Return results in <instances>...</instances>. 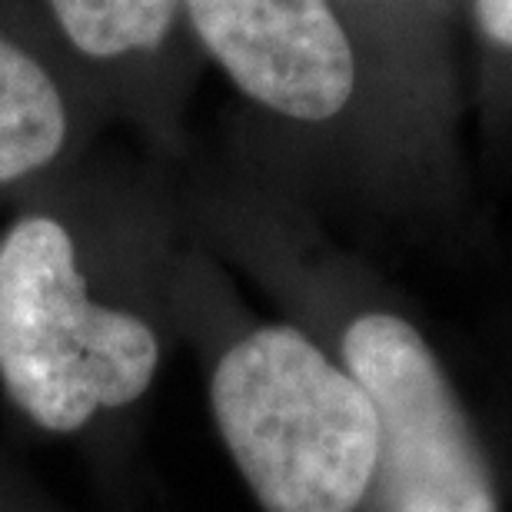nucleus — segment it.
Listing matches in <instances>:
<instances>
[{"label": "nucleus", "instance_id": "2", "mask_svg": "<svg viewBox=\"0 0 512 512\" xmlns=\"http://www.w3.org/2000/svg\"><path fill=\"white\" fill-rule=\"evenodd\" d=\"M210 413L263 512H360L376 496V409L340 356L300 326L240 333L213 363Z\"/></svg>", "mask_w": 512, "mask_h": 512}, {"label": "nucleus", "instance_id": "3", "mask_svg": "<svg viewBox=\"0 0 512 512\" xmlns=\"http://www.w3.org/2000/svg\"><path fill=\"white\" fill-rule=\"evenodd\" d=\"M336 356L380 419L376 496L386 512H503L453 376L406 313L356 306L340 323Z\"/></svg>", "mask_w": 512, "mask_h": 512}, {"label": "nucleus", "instance_id": "1", "mask_svg": "<svg viewBox=\"0 0 512 512\" xmlns=\"http://www.w3.org/2000/svg\"><path fill=\"white\" fill-rule=\"evenodd\" d=\"M160 360L153 320L97 290L77 210L37 200L0 230V386L37 429L74 436L140 403Z\"/></svg>", "mask_w": 512, "mask_h": 512}, {"label": "nucleus", "instance_id": "8", "mask_svg": "<svg viewBox=\"0 0 512 512\" xmlns=\"http://www.w3.org/2000/svg\"><path fill=\"white\" fill-rule=\"evenodd\" d=\"M469 30L483 80L499 94L512 90V0H469Z\"/></svg>", "mask_w": 512, "mask_h": 512}, {"label": "nucleus", "instance_id": "6", "mask_svg": "<svg viewBox=\"0 0 512 512\" xmlns=\"http://www.w3.org/2000/svg\"><path fill=\"white\" fill-rule=\"evenodd\" d=\"M100 117L37 0H0V190L44 187Z\"/></svg>", "mask_w": 512, "mask_h": 512}, {"label": "nucleus", "instance_id": "5", "mask_svg": "<svg viewBox=\"0 0 512 512\" xmlns=\"http://www.w3.org/2000/svg\"><path fill=\"white\" fill-rule=\"evenodd\" d=\"M104 114L170 133L203 64L183 0H37Z\"/></svg>", "mask_w": 512, "mask_h": 512}, {"label": "nucleus", "instance_id": "7", "mask_svg": "<svg viewBox=\"0 0 512 512\" xmlns=\"http://www.w3.org/2000/svg\"><path fill=\"white\" fill-rule=\"evenodd\" d=\"M370 64L380 104L433 100L443 64V0H333Z\"/></svg>", "mask_w": 512, "mask_h": 512}, {"label": "nucleus", "instance_id": "4", "mask_svg": "<svg viewBox=\"0 0 512 512\" xmlns=\"http://www.w3.org/2000/svg\"><path fill=\"white\" fill-rule=\"evenodd\" d=\"M190 37L243 104L300 133L346 130L380 107L333 0H183Z\"/></svg>", "mask_w": 512, "mask_h": 512}]
</instances>
